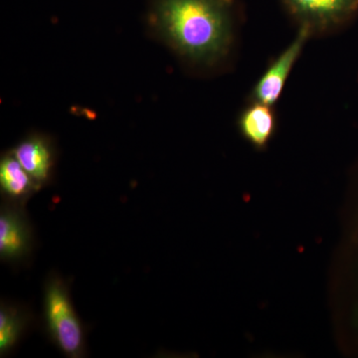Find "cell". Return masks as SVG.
<instances>
[{
	"label": "cell",
	"instance_id": "cell-1",
	"mask_svg": "<svg viewBox=\"0 0 358 358\" xmlns=\"http://www.w3.org/2000/svg\"><path fill=\"white\" fill-rule=\"evenodd\" d=\"M148 30L189 67L217 69L235 43V0H150Z\"/></svg>",
	"mask_w": 358,
	"mask_h": 358
},
{
	"label": "cell",
	"instance_id": "cell-8",
	"mask_svg": "<svg viewBox=\"0 0 358 358\" xmlns=\"http://www.w3.org/2000/svg\"><path fill=\"white\" fill-rule=\"evenodd\" d=\"M238 128L245 140L254 148H267L277 131V115L273 106L252 102L240 114Z\"/></svg>",
	"mask_w": 358,
	"mask_h": 358
},
{
	"label": "cell",
	"instance_id": "cell-6",
	"mask_svg": "<svg viewBox=\"0 0 358 358\" xmlns=\"http://www.w3.org/2000/svg\"><path fill=\"white\" fill-rule=\"evenodd\" d=\"M9 150L41 189L51 185L58 155L50 136L42 133L28 134Z\"/></svg>",
	"mask_w": 358,
	"mask_h": 358
},
{
	"label": "cell",
	"instance_id": "cell-5",
	"mask_svg": "<svg viewBox=\"0 0 358 358\" xmlns=\"http://www.w3.org/2000/svg\"><path fill=\"white\" fill-rule=\"evenodd\" d=\"M310 37L312 35L307 29L299 28L294 41L278 56L257 81L251 93V102L262 103L274 107L275 103L281 98L287 80Z\"/></svg>",
	"mask_w": 358,
	"mask_h": 358
},
{
	"label": "cell",
	"instance_id": "cell-3",
	"mask_svg": "<svg viewBox=\"0 0 358 358\" xmlns=\"http://www.w3.org/2000/svg\"><path fill=\"white\" fill-rule=\"evenodd\" d=\"M299 28L310 35L338 29L358 14V0H282Z\"/></svg>",
	"mask_w": 358,
	"mask_h": 358
},
{
	"label": "cell",
	"instance_id": "cell-7",
	"mask_svg": "<svg viewBox=\"0 0 358 358\" xmlns=\"http://www.w3.org/2000/svg\"><path fill=\"white\" fill-rule=\"evenodd\" d=\"M41 188L23 169L10 150H7L0 159V193L2 200L10 203L23 205Z\"/></svg>",
	"mask_w": 358,
	"mask_h": 358
},
{
	"label": "cell",
	"instance_id": "cell-4",
	"mask_svg": "<svg viewBox=\"0 0 358 358\" xmlns=\"http://www.w3.org/2000/svg\"><path fill=\"white\" fill-rule=\"evenodd\" d=\"M34 232L23 205L2 200L0 207V259L20 264L31 257Z\"/></svg>",
	"mask_w": 358,
	"mask_h": 358
},
{
	"label": "cell",
	"instance_id": "cell-9",
	"mask_svg": "<svg viewBox=\"0 0 358 358\" xmlns=\"http://www.w3.org/2000/svg\"><path fill=\"white\" fill-rule=\"evenodd\" d=\"M32 322L26 307L1 301L0 305V357L13 352Z\"/></svg>",
	"mask_w": 358,
	"mask_h": 358
},
{
	"label": "cell",
	"instance_id": "cell-2",
	"mask_svg": "<svg viewBox=\"0 0 358 358\" xmlns=\"http://www.w3.org/2000/svg\"><path fill=\"white\" fill-rule=\"evenodd\" d=\"M43 324L53 345L69 358L86 357V331L75 310L68 282L57 274L47 278L43 292Z\"/></svg>",
	"mask_w": 358,
	"mask_h": 358
}]
</instances>
